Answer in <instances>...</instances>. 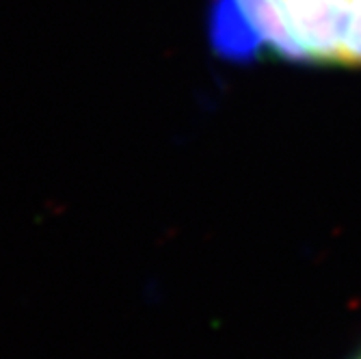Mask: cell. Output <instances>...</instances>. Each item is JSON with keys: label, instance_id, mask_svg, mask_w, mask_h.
Listing matches in <instances>:
<instances>
[{"label": "cell", "instance_id": "cell-2", "mask_svg": "<svg viewBox=\"0 0 361 359\" xmlns=\"http://www.w3.org/2000/svg\"><path fill=\"white\" fill-rule=\"evenodd\" d=\"M208 37L214 52L225 61L247 63L264 56L259 37L236 0H212L208 11Z\"/></svg>", "mask_w": 361, "mask_h": 359}, {"label": "cell", "instance_id": "cell-3", "mask_svg": "<svg viewBox=\"0 0 361 359\" xmlns=\"http://www.w3.org/2000/svg\"><path fill=\"white\" fill-rule=\"evenodd\" d=\"M357 357H359V359H361V348H359V353H357Z\"/></svg>", "mask_w": 361, "mask_h": 359}, {"label": "cell", "instance_id": "cell-1", "mask_svg": "<svg viewBox=\"0 0 361 359\" xmlns=\"http://www.w3.org/2000/svg\"><path fill=\"white\" fill-rule=\"evenodd\" d=\"M269 59L361 68V0H236Z\"/></svg>", "mask_w": 361, "mask_h": 359}, {"label": "cell", "instance_id": "cell-4", "mask_svg": "<svg viewBox=\"0 0 361 359\" xmlns=\"http://www.w3.org/2000/svg\"><path fill=\"white\" fill-rule=\"evenodd\" d=\"M353 359H359V357H357V355H355V357H353Z\"/></svg>", "mask_w": 361, "mask_h": 359}]
</instances>
